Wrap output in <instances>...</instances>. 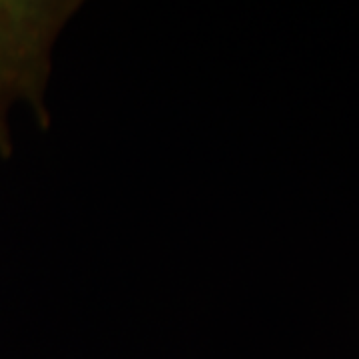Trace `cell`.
<instances>
[{"label":"cell","instance_id":"6da1fadb","mask_svg":"<svg viewBox=\"0 0 359 359\" xmlns=\"http://www.w3.org/2000/svg\"><path fill=\"white\" fill-rule=\"evenodd\" d=\"M80 0L14 2L0 0V156H13L8 110L26 102L40 130L52 124L44 94L52 74V48Z\"/></svg>","mask_w":359,"mask_h":359}]
</instances>
